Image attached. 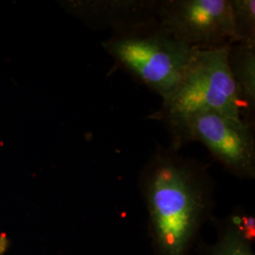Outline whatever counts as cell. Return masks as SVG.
<instances>
[{"label":"cell","instance_id":"obj_1","mask_svg":"<svg viewBox=\"0 0 255 255\" xmlns=\"http://www.w3.org/2000/svg\"><path fill=\"white\" fill-rule=\"evenodd\" d=\"M155 255H189L214 207V181L176 147H158L140 174Z\"/></svg>","mask_w":255,"mask_h":255},{"label":"cell","instance_id":"obj_2","mask_svg":"<svg viewBox=\"0 0 255 255\" xmlns=\"http://www.w3.org/2000/svg\"><path fill=\"white\" fill-rule=\"evenodd\" d=\"M101 45L119 68L163 101L180 84L198 50L171 36L156 19L112 32Z\"/></svg>","mask_w":255,"mask_h":255},{"label":"cell","instance_id":"obj_3","mask_svg":"<svg viewBox=\"0 0 255 255\" xmlns=\"http://www.w3.org/2000/svg\"><path fill=\"white\" fill-rule=\"evenodd\" d=\"M228 46L198 49L180 84L151 119L170 125L201 110L243 119L237 86L229 68Z\"/></svg>","mask_w":255,"mask_h":255},{"label":"cell","instance_id":"obj_4","mask_svg":"<svg viewBox=\"0 0 255 255\" xmlns=\"http://www.w3.org/2000/svg\"><path fill=\"white\" fill-rule=\"evenodd\" d=\"M174 146L200 142L230 173L239 179L255 178V141L253 124L216 111L191 113L168 125Z\"/></svg>","mask_w":255,"mask_h":255},{"label":"cell","instance_id":"obj_5","mask_svg":"<svg viewBox=\"0 0 255 255\" xmlns=\"http://www.w3.org/2000/svg\"><path fill=\"white\" fill-rule=\"evenodd\" d=\"M156 20L195 49L224 47L235 40L231 0H158Z\"/></svg>","mask_w":255,"mask_h":255},{"label":"cell","instance_id":"obj_6","mask_svg":"<svg viewBox=\"0 0 255 255\" xmlns=\"http://www.w3.org/2000/svg\"><path fill=\"white\" fill-rule=\"evenodd\" d=\"M64 6L93 28L115 32L156 19L157 0L68 1Z\"/></svg>","mask_w":255,"mask_h":255},{"label":"cell","instance_id":"obj_7","mask_svg":"<svg viewBox=\"0 0 255 255\" xmlns=\"http://www.w3.org/2000/svg\"><path fill=\"white\" fill-rule=\"evenodd\" d=\"M228 64L242 106V117L253 124L255 111V42L228 46Z\"/></svg>","mask_w":255,"mask_h":255},{"label":"cell","instance_id":"obj_8","mask_svg":"<svg viewBox=\"0 0 255 255\" xmlns=\"http://www.w3.org/2000/svg\"><path fill=\"white\" fill-rule=\"evenodd\" d=\"M255 220L242 209H236L219 224V237L206 255H255Z\"/></svg>","mask_w":255,"mask_h":255},{"label":"cell","instance_id":"obj_9","mask_svg":"<svg viewBox=\"0 0 255 255\" xmlns=\"http://www.w3.org/2000/svg\"><path fill=\"white\" fill-rule=\"evenodd\" d=\"M236 42H255V0H231Z\"/></svg>","mask_w":255,"mask_h":255},{"label":"cell","instance_id":"obj_10","mask_svg":"<svg viewBox=\"0 0 255 255\" xmlns=\"http://www.w3.org/2000/svg\"><path fill=\"white\" fill-rule=\"evenodd\" d=\"M9 246V241L6 235L0 234V255H4Z\"/></svg>","mask_w":255,"mask_h":255}]
</instances>
